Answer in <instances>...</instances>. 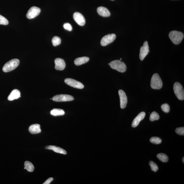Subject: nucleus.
<instances>
[{"mask_svg": "<svg viewBox=\"0 0 184 184\" xmlns=\"http://www.w3.org/2000/svg\"><path fill=\"white\" fill-rule=\"evenodd\" d=\"M169 36L173 43L177 45L181 43L184 38V34L181 32L173 31L169 34Z\"/></svg>", "mask_w": 184, "mask_h": 184, "instance_id": "nucleus-1", "label": "nucleus"}, {"mask_svg": "<svg viewBox=\"0 0 184 184\" xmlns=\"http://www.w3.org/2000/svg\"><path fill=\"white\" fill-rule=\"evenodd\" d=\"M20 64V61L18 59H14L8 61L4 66L3 71L8 72L12 71L18 67Z\"/></svg>", "mask_w": 184, "mask_h": 184, "instance_id": "nucleus-2", "label": "nucleus"}, {"mask_svg": "<svg viewBox=\"0 0 184 184\" xmlns=\"http://www.w3.org/2000/svg\"><path fill=\"white\" fill-rule=\"evenodd\" d=\"M110 65L113 69L122 73L126 72L127 69V66L126 64L123 62L119 60L111 61Z\"/></svg>", "mask_w": 184, "mask_h": 184, "instance_id": "nucleus-3", "label": "nucleus"}, {"mask_svg": "<svg viewBox=\"0 0 184 184\" xmlns=\"http://www.w3.org/2000/svg\"><path fill=\"white\" fill-rule=\"evenodd\" d=\"M151 86L153 89H160L163 86V83L159 75L155 73L152 77L151 81Z\"/></svg>", "mask_w": 184, "mask_h": 184, "instance_id": "nucleus-4", "label": "nucleus"}, {"mask_svg": "<svg viewBox=\"0 0 184 184\" xmlns=\"http://www.w3.org/2000/svg\"><path fill=\"white\" fill-rule=\"evenodd\" d=\"M174 91L177 97L180 100L184 99V91L183 86L179 82H176L174 85Z\"/></svg>", "mask_w": 184, "mask_h": 184, "instance_id": "nucleus-5", "label": "nucleus"}, {"mask_svg": "<svg viewBox=\"0 0 184 184\" xmlns=\"http://www.w3.org/2000/svg\"><path fill=\"white\" fill-rule=\"evenodd\" d=\"M53 101L60 102L72 101L74 99L72 96L68 95H57L53 97L52 99Z\"/></svg>", "mask_w": 184, "mask_h": 184, "instance_id": "nucleus-6", "label": "nucleus"}, {"mask_svg": "<svg viewBox=\"0 0 184 184\" xmlns=\"http://www.w3.org/2000/svg\"><path fill=\"white\" fill-rule=\"evenodd\" d=\"M116 35L115 34H108V35L104 36L102 38L101 44L102 46H106L112 43L116 38Z\"/></svg>", "mask_w": 184, "mask_h": 184, "instance_id": "nucleus-7", "label": "nucleus"}, {"mask_svg": "<svg viewBox=\"0 0 184 184\" xmlns=\"http://www.w3.org/2000/svg\"><path fill=\"white\" fill-rule=\"evenodd\" d=\"M65 82L66 84L75 88L82 89L84 87L82 83L72 78H66Z\"/></svg>", "mask_w": 184, "mask_h": 184, "instance_id": "nucleus-8", "label": "nucleus"}, {"mask_svg": "<svg viewBox=\"0 0 184 184\" xmlns=\"http://www.w3.org/2000/svg\"><path fill=\"white\" fill-rule=\"evenodd\" d=\"M41 12L40 8L36 6L31 7L28 11L26 17L28 19H32L35 18L39 15Z\"/></svg>", "mask_w": 184, "mask_h": 184, "instance_id": "nucleus-9", "label": "nucleus"}, {"mask_svg": "<svg viewBox=\"0 0 184 184\" xmlns=\"http://www.w3.org/2000/svg\"><path fill=\"white\" fill-rule=\"evenodd\" d=\"M149 52V46L147 41L144 42L143 46L141 47L140 58L141 61H143Z\"/></svg>", "mask_w": 184, "mask_h": 184, "instance_id": "nucleus-10", "label": "nucleus"}, {"mask_svg": "<svg viewBox=\"0 0 184 184\" xmlns=\"http://www.w3.org/2000/svg\"><path fill=\"white\" fill-rule=\"evenodd\" d=\"M118 93L120 99L121 108L122 109L125 108L127 106L128 103L127 96L125 92L122 90H120Z\"/></svg>", "mask_w": 184, "mask_h": 184, "instance_id": "nucleus-11", "label": "nucleus"}, {"mask_svg": "<svg viewBox=\"0 0 184 184\" xmlns=\"http://www.w3.org/2000/svg\"><path fill=\"white\" fill-rule=\"evenodd\" d=\"M73 18L75 21L81 26H83L85 24V19L82 14L80 13L76 12L73 14Z\"/></svg>", "mask_w": 184, "mask_h": 184, "instance_id": "nucleus-12", "label": "nucleus"}, {"mask_svg": "<svg viewBox=\"0 0 184 184\" xmlns=\"http://www.w3.org/2000/svg\"><path fill=\"white\" fill-rule=\"evenodd\" d=\"M55 69L57 70H63L66 67V63L64 60L60 58L55 59Z\"/></svg>", "mask_w": 184, "mask_h": 184, "instance_id": "nucleus-13", "label": "nucleus"}, {"mask_svg": "<svg viewBox=\"0 0 184 184\" xmlns=\"http://www.w3.org/2000/svg\"><path fill=\"white\" fill-rule=\"evenodd\" d=\"M146 114L144 112H141L133 120L132 122V127L136 128L138 125L140 121L144 118Z\"/></svg>", "mask_w": 184, "mask_h": 184, "instance_id": "nucleus-14", "label": "nucleus"}, {"mask_svg": "<svg viewBox=\"0 0 184 184\" xmlns=\"http://www.w3.org/2000/svg\"><path fill=\"white\" fill-rule=\"evenodd\" d=\"M21 97V93L18 89H14L12 91L8 96V100L11 101L14 100L19 99Z\"/></svg>", "mask_w": 184, "mask_h": 184, "instance_id": "nucleus-15", "label": "nucleus"}, {"mask_svg": "<svg viewBox=\"0 0 184 184\" xmlns=\"http://www.w3.org/2000/svg\"><path fill=\"white\" fill-rule=\"evenodd\" d=\"M97 12L100 16L105 17L110 16L111 13L107 8L103 7H99L97 10Z\"/></svg>", "mask_w": 184, "mask_h": 184, "instance_id": "nucleus-16", "label": "nucleus"}, {"mask_svg": "<svg viewBox=\"0 0 184 184\" xmlns=\"http://www.w3.org/2000/svg\"><path fill=\"white\" fill-rule=\"evenodd\" d=\"M46 148L52 150L55 153L63 154V155H66L67 154V152L65 150L61 148V147L56 146L50 145V146H47Z\"/></svg>", "mask_w": 184, "mask_h": 184, "instance_id": "nucleus-17", "label": "nucleus"}, {"mask_svg": "<svg viewBox=\"0 0 184 184\" xmlns=\"http://www.w3.org/2000/svg\"><path fill=\"white\" fill-rule=\"evenodd\" d=\"M29 131L32 134H37L41 132L40 125L38 124H34L30 126Z\"/></svg>", "mask_w": 184, "mask_h": 184, "instance_id": "nucleus-18", "label": "nucleus"}, {"mask_svg": "<svg viewBox=\"0 0 184 184\" xmlns=\"http://www.w3.org/2000/svg\"><path fill=\"white\" fill-rule=\"evenodd\" d=\"M89 60V58L87 57H83L78 58L75 60L74 64L76 66H80L87 63Z\"/></svg>", "mask_w": 184, "mask_h": 184, "instance_id": "nucleus-19", "label": "nucleus"}, {"mask_svg": "<svg viewBox=\"0 0 184 184\" xmlns=\"http://www.w3.org/2000/svg\"><path fill=\"white\" fill-rule=\"evenodd\" d=\"M51 114L53 116H63L65 114L63 110L61 109L54 108L51 111Z\"/></svg>", "mask_w": 184, "mask_h": 184, "instance_id": "nucleus-20", "label": "nucleus"}, {"mask_svg": "<svg viewBox=\"0 0 184 184\" xmlns=\"http://www.w3.org/2000/svg\"><path fill=\"white\" fill-rule=\"evenodd\" d=\"M24 169L30 172H33L34 170V166L33 164L29 161H25L24 163Z\"/></svg>", "mask_w": 184, "mask_h": 184, "instance_id": "nucleus-21", "label": "nucleus"}, {"mask_svg": "<svg viewBox=\"0 0 184 184\" xmlns=\"http://www.w3.org/2000/svg\"><path fill=\"white\" fill-rule=\"evenodd\" d=\"M157 157L160 161L163 162H167L168 160V156L165 154L163 153H160L158 154Z\"/></svg>", "mask_w": 184, "mask_h": 184, "instance_id": "nucleus-22", "label": "nucleus"}, {"mask_svg": "<svg viewBox=\"0 0 184 184\" xmlns=\"http://www.w3.org/2000/svg\"><path fill=\"white\" fill-rule=\"evenodd\" d=\"M160 118L159 114L155 112H153L151 113L150 116V120L151 121L158 120Z\"/></svg>", "mask_w": 184, "mask_h": 184, "instance_id": "nucleus-23", "label": "nucleus"}, {"mask_svg": "<svg viewBox=\"0 0 184 184\" xmlns=\"http://www.w3.org/2000/svg\"><path fill=\"white\" fill-rule=\"evenodd\" d=\"M52 41L53 46H55L59 45L61 43V39L57 36L53 37Z\"/></svg>", "mask_w": 184, "mask_h": 184, "instance_id": "nucleus-24", "label": "nucleus"}, {"mask_svg": "<svg viewBox=\"0 0 184 184\" xmlns=\"http://www.w3.org/2000/svg\"><path fill=\"white\" fill-rule=\"evenodd\" d=\"M150 142L154 144H159L162 143L161 139L157 137H153L150 139Z\"/></svg>", "mask_w": 184, "mask_h": 184, "instance_id": "nucleus-25", "label": "nucleus"}, {"mask_svg": "<svg viewBox=\"0 0 184 184\" xmlns=\"http://www.w3.org/2000/svg\"><path fill=\"white\" fill-rule=\"evenodd\" d=\"M149 165L151 167L152 170L156 172L158 170V167L157 165L152 161L149 162Z\"/></svg>", "mask_w": 184, "mask_h": 184, "instance_id": "nucleus-26", "label": "nucleus"}, {"mask_svg": "<svg viewBox=\"0 0 184 184\" xmlns=\"http://www.w3.org/2000/svg\"><path fill=\"white\" fill-rule=\"evenodd\" d=\"M8 20L5 17L0 15V24L6 25L8 24Z\"/></svg>", "mask_w": 184, "mask_h": 184, "instance_id": "nucleus-27", "label": "nucleus"}, {"mask_svg": "<svg viewBox=\"0 0 184 184\" xmlns=\"http://www.w3.org/2000/svg\"><path fill=\"white\" fill-rule=\"evenodd\" d=\"M161 108L163 111L164 112L168 113L170 112V106L168 104H164L162 105Z\"/></svg>", "mask_w": 184, "mask_h": 184, "instance_id": "nucleus-28", "label": "nucleus"}, {"mask_svg": "<svg viewBox=\"0 0 184 184\" xmlns=\"http://www.w3.org/2000/svg\"><path fill=\"white\" fill-rule=\"evenodd\" d=\"M175 131L179 135H184V128L183 127L176 128Z\"/></svg>", "mask_w": 184, "mask_h": 184, "instance_id": "nucleus-29", "label": "nucleus"}, {"mask_svg": "<svg viewBox=\"0 0 184 184\" xmlns=\"http://www.w3.org/2000/svg\"><path fill=\"white\" fill-rule=\"evenodd\" d=\"M64 28L67 30L71 31L72 30V27L71 25L69 23H66L63 25Z\"/></svg>", "mask_w": 184, "mask_h": 184, "instance_id": "nucleus-30", "label": "nucleus"}, {"mask_svg": "<svg viewBox=\"0 0 184 184\" xmlns=\"http://www.w3.org/2000/svg\"><path fill=\"white\" fill-rule=\"evenodd\" d=\"M53 180V178H49L48 179H47V180L43 183V184H50L51 183V182H52Z\"/></svg>", "mask_w": 184, "mask_h": 184, "instance_id": "nucleus-31", "label": "nucleus"}, {"mask_svg": "<svg viewBox=\"0 0 184 184\" xmlns=\"http://www.w3.org/2000/svg\"><path fill=\"white\" fill-rule=\"evenodd\" d=\"M183 163H184V157L183 158Z\"/></svg>", "mask_w": 184, "mask_h": 184, "instance_id": "nucleus-32", "label": "nucleus"}, {"mask_svg": "<svg viewBox=\"0 0 184 184\" xmlns=\"http://www.w3.org/2000/svg\"><path fill=\"white\" fill-rule=\"evenodd\" d=\"M121 59V60L122 59H121H121Z\"/></svg>", "mask_w": 184, "mask_h": 184, "instance_id": "nucleus-33", "label": "nucleus"}, {"mask_svg": "<svg viewBox=\"0 0 184 184\" xmlns=\"http://www.w3.org/2000/svg\"><path fill=\"white\" fill-rule=\"evenodd\" d=\"M112 1H114V0H112Z\"/></svg>", "mask_w": 184, "mask_h": 184, "instance_id": "nucleus-34", "label": "nucleus"}]
</instances>
